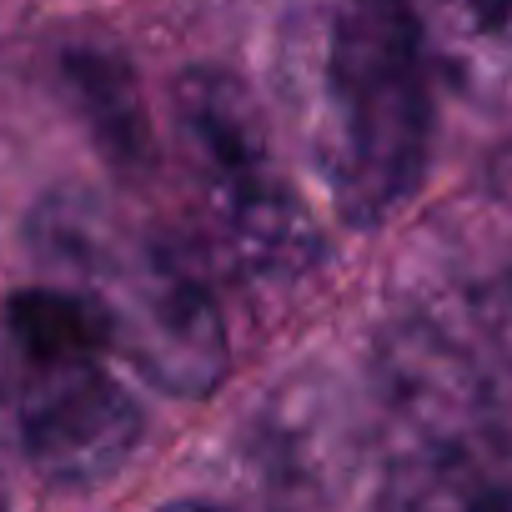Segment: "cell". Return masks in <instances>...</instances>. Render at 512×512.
<instances>
[{
  "label": "cell",
  "mask_w": 512,
  "mask_h": 512,
  "mask_svg": "<svg viewBox=\"0 0 512 512\" xmlns=\"http://www.w3.org/2000/svg\"><path fill=\"white\" fill-rule=\"evenodd\" d=\"M322 176L352 226L387 221L427 171V31L412 0H337L322 51Z\"/></svg>",
  "instance_id": "6da1fadb"
},
{
  "label": "cell",
  "mask_w": 512,
  "mask_h": 512,
  "mask_svg": "<svg viewBox=\"0 0 512 512\" xmlns=\"http://www.w3.org/2000/svg\"><path fill=\"white\" fill-rule=\"evenodd\" d=\"M61 251L91 282V297L106 312L111 347L126 352L156 387L176 397H206L226 367V327L211 292L161 246H121L91 226H66Z\"/></svg>",
  "instance_id": "7a4b0ae2"
},
{
  "label": "cell",
  "mask_w": 512,
  "mask_h": 512,
  "mask_svg": "<svg viewBox=\"0 0 512 512\" xmlns=\"http://www.w3.org/2000/svg\"><path fill=\"white\" fill-rule=\"evenodd\" d=\"M176 121L211 191L231 251L262 277H297L317 262V226L267 156V131L251 96L216 71H191L176 86Z\"/></svg>",
  "instance_id": "3957f363"
},
{
  "label": "cell",
  "mask_w": 512,
  "mask_h": 512,
  "mask_svg": "<svg viewBox=\"0 0 512 512\" xmlns=\"http://www.w3.org/2000/svg\"><path fill=\"white\" fill-rule=\"evenodd\" d=\"M16 417L26 457L71 487L111 477L141 442V407L96 357L31 367Z\"/></svg>",
  "instance_id": "277c9868"
},
{
  "label": "cell",
  "mask_w": 512,
  "mask_h": 512,
  "mask_svg": "<svg viewBox=\"0 0 512 512\" xmlns=\"http://www.w3.org/2000/svg\"><path fill=\"white\" fill-rule=\"evenodd\" d=\"M377 387L412 447H507L487 377L432 327L402 322L377 347Z\"/></svg>",
  "instance_id": "5b68a950"
},
{
  "label": "cell",
  "mask_w": 512,
  "mask_h": 512,
  "mask_svg": "<svg viewBox=\"0 0 512 512\" xmlns=\"http://www.w3.org/2000/svg\"><path fill=\"white\" fill-rule=\"evenodd\" d=\"M382 512H512V442L412 447L387 477Z\"/></svg>",
  "instance_id": "8992f818"
},
{
  "label": "cell",
  "mask_w": 512,
  "mask_h": 512,
  "mask_svg": "<svg viewBox=\"0 0 512 512\" xmlns=\"http://www.w3.org/2000/svg\"><path fill=\"white\" fill-rule=\"evenodd\" d=\"M422 31L472 96L512 91V0H427Z\"/></svg>",
  "instance_id": "52a82bcc"
},
{
  "label": "cell",
  "mask_w": 512,
  "mask_h": 512,
  "mask_svg": "<svg viewBox=\"0 0 512 512\" xmlns=\"http://www.w3.org/2000/svg\"><path fill=\"white\" fill-rule=\"evenodd\" d=\"M11 337L21 342L31 367L46 362H91L101 347H111V327L96 297L76 292H21L11 302Z\"/></svg>",
  "instance_id": "ba28073f"
},
{
  "label": "cell",
  "mask_w": 512,
  "mask_h": 512,
  "mask_svg": "<svg viewBox=\"0 0 512 512\" xmlns=\"http://www.w3.org/2000/svg\"><path fill=\"white\" fill-rule=\"evenodd\" d=\"M477 317H482V327H487L492 347L512 362V272L482 292V312H477Z\"/></svg>",
  "instance_id": "9c48e42d"
},
{
  "label": "cell",
  "mask_w": 512,
  "mask_h": 512,
  "mask_svg": "<svg viewBox=\"0 0 512 512\" xmlns=\"http://www.w3.org/2000/svg\"><path fill=\"white\" fill-rule=\"evenodd\" d=\"M0 512H21V502H16V492L0 482Z\"/></svg>",
  "instance_id": "30bf717a"
},
{
  "label": "cell",
  "mask_w": 512,
  "mask_h": 512,
  "mask_svg": "<svg viewBox=\"0 0 512 512\" xmlns=\"http://www.w3.org/2000/svg\"><path fill=\"white\" fill-rule=\"evenodd\" d=\"M161 512H216V507H196V502H176V507H161Z\"/></svg>",
  "instance_id": "8fae6325"
}]
</instances>
